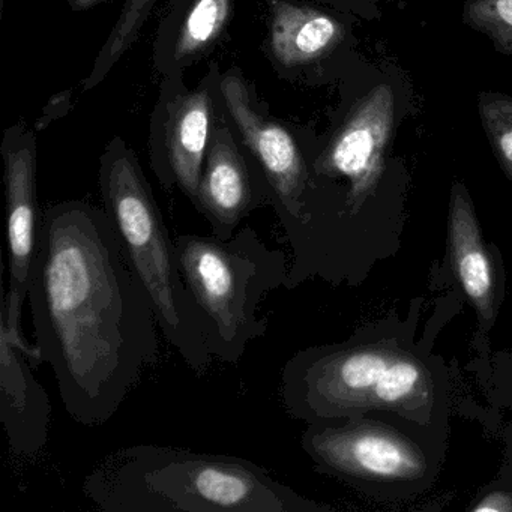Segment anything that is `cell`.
Instances as JSON below:
<instances>
[{
	"mask_svg": "<svg viewBox=\"0 0 512 512\" xmlns=\"http://www.w3.org/2000/svg\"><path fill=\"white\" fill-rule=\"evenodd\" d=\"M28 299L68 415L106 424L158 359L151 298L106 209L68 200L44 212Z\"/></svg>",
	"mask_w": 512,
	"mask_h": 512,
	"instance_id": "1",
	"label": "cell"
},
{
	"mask_svg": "<svg viewBox=\"0 0 512 512\" xmlns=\"http://www.w3.org/2000/svg\"><path fill=\"white\" fill-rule=\"evenodd\" d=\"M104 512H310L323 506L245 458L173 446L134 445L107 454L83 482Z\"/></svg>",
	"mask_w": 512,
	"mask_h": 512,
	"instance_id": "2",
	"label": "cell"
},
{
	"mask_svg": "<svg viewBox=\"0 0 512 512\" xmlns=\"http://www.w3.org/2000/svg\"><path fill=\"white\" fill-rule=\"evenodd\" d=\"M98 181L104 209L128 265L151 298L158 328L191 370L205 373L212 359L205 322L182 277L175 239L136 154L119 137L101 157Z\"/></svg>",
	"mask_w": 512,
	"mask_h": 512,
	"instance_id": "3",
	"label": "cell"
},
{
	"mask_svg": "<svg viewBox=\"0 0 512 512\" xmlns=\"http://www.w3.org/2000/svg\"><path fill=\"white\" fill-rule=\"evenodd\" d=\"M175 244L182 277L205 322L209 355L236 364L248 343L268 332V320L257 310L269 292L286 286V254L266 247L248 226L226 241L179 235Z\"/></svg>",
	"mask_w": 512,
	"mask_h": 512,
	"instance_id": "4",
	"label": "cell"
},
{
	"mask_svg": "<svg viewBox=\"0 0 512 512\" xmlns=\"http://www.w3.org/2000/svg\"><path fill=\"white\" fill-rule=\"evenodd\" d=\"M5 194H7V241L10 286L2 292L0 329L7 332L32 367L43 361L40 347L29 343L22 331L23 307L32 281L43 215L38 208L37 140L31 131L16 125L2 142Z\"/></svg>",
	"mask_w": 512,
	"mask_h": 512,
	"instance_id": "5",
	"label": "cell"
},
{
	"mask_svg": "<svg viewBox=\"0 0 512 512\" xmlns=\"http://www.w3.org/2000/svg\"><path fill=\"white\" fill-rule=\"evenodd\" d=\"M218 89L245 148L268 181L271 205L290 242L304 226L311 188L304 155L283 125L257 110L242 76L227 73Z\"/></svg>",
	"mask_w": 512,
	"mask_h": 512,
	"instance_id": "6",
	"label": "cell"
},
{
	"mask_svg": "<svg viewBox=\"0 0 512 512\" xmlns=\"http://www.w3.org/2000/svg\"><path fill=\"white\" fill-rule=\"evenodd\" d=\"M395 97L388 85H377L362 97L314 161L320 178L349 182L344 208L355 215L376 193L394 136Z\"/></svg>",
	"mask_w": 512,
	"mask_h": 512,
	"instance_id": "7",
	"label": "cell"
},
{
	"mask_svg": "<svg viewBox=\"0 0 512 512\" xmlns=\"http://www.w3.org/2000/svg\"><path fill=\"white\" fill-rule=\"evenodd\" d=\"M302 448L320 469L368 481H410L424 475L421 449L385 425L368 421L311 424Z\"/></svg>",
	"mask_w": 512,
	"mask_h": 512,
	"instance_id": "8",
	"label": "cell"
},
{
	"mask_svg": "<svg viewBox=\"0 0 512 512\" xmlns=\"http://www.w3.org/2000/svg\"><path fill=\"white\" fill-rule=\"evenodd\" d=\"M266 203L271 188L259 167H251L229 128L212 130L194 208L211 224L212 235L232 238L239 224Z\"/></svg>",
	"mask_w": 512,
	"mask_h": 512,
	"instance_id": "9",
	"label": "cell"
},
{
	"mask_svg": "<svg viewBox=\"0 0 512 512\" xmlns=\"http://www.w3.org/2000/svg\"><path fill=\"white\" fill-rule=\"evenodd\" d=\"M167 97L163 140L152 143V169L164 187L175 185L194 205L212 134L211 85L206 80L194 91L169 88Z\"/></svg>",
	"mask_w": 512,
	"mask_h": 512,
	"instance_id": "10",
	"label": "cell"
},
{
	"mask_svg": "<svg viewBox=\"0 0 512 512\" xmlns=\"http://www.w3.org/2000/svg\"><path fill=\"white\" fill-rule=\"evenodd\" d=\"M22 350L0 329V421L11 449L35 457L49 440L52 404Z\"/></svg>",
	"mask_w": 512,
	"mask_h": 512,
	"instance_id": "11",
	"label": "cell"
},
{
	"mask_svg": "<svg viewBox=\"0 0 512 512\" xmlns=\"http://www.w3.org/2000/svg\"><path fill=\"white\" fill-rule=\"evenodd\" d=\"M346 37L337 19L304 5L274 0L269 23V49L278 64L301 67L334 52Z\"/></svg>",
	"mask_w": 512,
	"mask_h": 512,
	"instance_id": "12",
	"label": "cell"
},
{
	"mask_svg": "<svg viewBox=\"0 0 512 512\" xmlns=\"http://www.w3.org/2000/svg\"><path fill=\"white\" fill-rule=\"evenodd\" d=\"M449 250L452 268L467 298L485 322L494 317V278L478 218L466 187L455 184L449 208Z\"/></svg>",
	"mask_w": 512,
	"mask_h": 512,
	"instance_id": "13",
	"label": "cell"
},
{
	"mask_svg": "<svg viewBox=\"0 0 512 512\" xmlns=\"http://www.w3.org/2000/svg\"><path fill=\"white\" fill-rule=\"evenodd\" d=\"M232 4L233 0H191L170 53L175 70L202 58L217 44L229 25Z\"/></svg>",
	"mask_w": 512,
	"mask_h": 512,
	"instance_id": "14",
	"label": "cell"
},
{
	"mask_svg": "<svg viewBox=\"0 0 512 512\" xmlns=\"http://www.w3.org/2000/svg\"><path fill=\"white\" fill-rule=\"evenodd\" d=\"M157 2L158 0H125L112 32L95 59L91 74L83 83L85 91L97 88L124 58L125 53L134 46Z\"/></svg>",
	"mask_w": 512,
	"mask_h": 512,
	"instance_id": "15",
	"label": "cell"
},
{
	"mask_svg": "<svg viewBox=\"0 0 512 512\" xmlns=\"http://www.w3.org/2000/svg\"><path fill=\"white\" fill-rule=\"evenodd\" d=\"M482 128L506 178L512 181V97L500 92H479Z\"/></svg>",
	"mask_w": 512,
	"mask_h": 512,
	"instance_id": "16",
	"label": "cell"
},
{
	"mask_svg": "<svg viewBox=\"0 0 512 512\" xmlns=\"http://www.w3.org/2000/svg\"><path fill=\"white\" fill-rule=\"evenodd\" d=\"M463 22L490 38L496 52L512 56V0H466Z\"/></svg>",
	"mask_w": 512,
	"mask_h": 512,
	"instance_id": "17",
	"label": "cell"
},
{
	"mask_svg": "<svg viewBox=\"0 0 512 512\" xmlns=\"http://www.w3.org/2000/svg\"><path fill=\"white\" fill-rule=\"evenodd\" d=\"M472 511L512 512V494L494 491L485 496L478 505L473 506Z\"/></svg>",
	"mask_w": 512,
	"mask_h": 512,
	"instance_id": "18",
	"label": "cell"
},
{
	"mask_svg": "<svg viewBox=\"0 0 512 512\" xmlns=\"http://www.w3.org/2000/svg\"><path fill=\"white\" fill-rule=\"evenodd\" d=\"M107 0H68V4L74 11H88L98 5L104 4Z\"/></svg>",
	"mask_w": 512,
	"mask_h": 512,
	"instance_id": "19",
	"label": "cell"
},
{
	"mask_svg": "<svg viewBox=\"0 0 512 512\" xmlns=\"http://www.w3.org/2000/svg\"><path fill=\"white\" fill-rule=\"evenodd\" d=\"M5 0H0V4L4 5Z\"/></svg>",
	"mask_w": 512,
	"mask_h": 512,
	"instance_id": "20",
	"label": "cell"
},
{
	"mask_svg": "<svg viewBox=\"0 0 512 512\" xmlns=\"http://www.w3.org/2000/svg\"><path fill=\"white\" fill-rule=\"evenodd\" d=\"M334 2H341V0H334Z\"/></svg>",
	"mask_w": 512,
	"mask_h": 512,
	"instance_id": "21",
	"label": "cell"
}]
</instances>
